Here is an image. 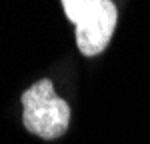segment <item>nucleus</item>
Returning a JSON list of instances; mask_svg holds the SVG:
<instances>
[{
	"mask_svg": "<svg viewBox=\"0 0 150 144\" xmlns=\"http://www.w3.org/2000/svg\"><path fill=\"white\" fill-rule=\"evenodd\" d=\"M64 12L76 26V44L84 56L106 50L116 30L118 10L110 0H64Z\"/></svg>",
	"mask_w": 150,
	"mask_h": 144,
	"instance_id": "nucleus-1",
	"label": "nucleus"
},
{
	"mask_svg": "<svg viewBox=\"0 0 150 144\" xmlns=\"http://www.w3.org/2000/svg\"><path fill=\"white\" fill-rule=\"evenodd\" d=\"M22 122L26 130L52 140L62 136L70 122V106L54 90L52 80H38L22 94Z\"/></svg>",
	"mask_w": 150,
	"mask_h": 144,
	"instance_id": "nucleus-2",
	"label": "nucleus"
}]
</instances>
